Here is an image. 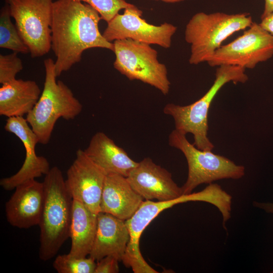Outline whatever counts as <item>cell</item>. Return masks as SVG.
<instances>
[{
    "instance_id": "6da1fadb",
    "label": "cell",
    "mask_w": 273,
    "mask_h": 273,
    "mask_svg": "<svg viewBox=\"0 0 273 273\" xmlns=\"http://www.w3.org/2000/svg\"><path fill=\"white\" fill-rule=\"evenodd\" d=\"M99 13L92 6L77 0L53 2L51 49L56 60L57 77L79 62L86 50L99 48L114 51V44L101 33Z\"/></svg>"
},
{
    "instance_id": "7a4b0ae2",
    "label": "cell",
    "mask_w": 273,
    "mask_h": 273,
    "mask_svg": "<svg viewBox=\"0 0 273 273\" xmlns=\"http://www.w3.org/2000/svg\"><path fill=\"white\" fill-rule=\"evenodd\" d=\"M44 198L40 228L39 257L53 258L69 238L73 199L67 190L61 170L51 168L42 181Z\"/></svg>"
},
{
    "instance_id": "3957f363",
    "label": "cell",
    "mask_w": 273,
    "mask_h": 273,
    "mask_svg": "<svg viewBox=\"0 0 273 273\" xmlns=\"http://www.w3.org/2000/svg\"><path fill=\"white\" fill-rule=\"evenodd\" d=\"M43 64L46 74L43 88L26 119L36 135L38 143L47 145L58 119H74L81 112L82 105L66 84L57 81L55 61L48 58Z\"/></svg>"
},
{
    "instance_id": "277c9868",
    "label": "cell",
    "mask_w": 273,
    "mask_h": 273,
    "mask_svg": "<svg viewBox=\"0 0 273 273\" xmlns=\"http://www.w3.org/2000/svg\"><path fill=\"white\" fill-rule=\"evenodd\" d=\"M245 69L236 66L221 65L216 69L215 79L206 93L194 103L186 106L169 103L163 108L164 114L174 119L175 129L193 135L194 145L202 150L211 151L214 147L207 136L208 114L213 99L226 83H245L248 77Z\"/></svg>"
},
{
    "instance_id": "5b68a950",
    "label": "cell",
    "mask_w": 273,
    "mask_h": 273,
    "mask_svg": "<svg viewBox=\"0 0 273 273\" xmlns=\"http://www.w3.org/2000/svg\"><path fill=\"white\" fill-rule=\"evenodd\" d=\"M253 22L248 13L195 14L185 31V40L191 45L190 64L207 62L224 40L234 33L249 27Z\"/></svg>"
},
{
    "instance_id": "8992f818",
    "label": "cell",
    "mask_w": 273,
    "mask_h": 273,
    "mask_svg": "<svg viewBox=\"0 0 273 273\" xmlns=\"http://www.w3.org/2000/svg\"><path fill=\"white\" fill-rule=\"evenodd\" d=\"M185 134L174 129L169 135V145L185 155L188 166L187 179L181 187L183 194L188 195L199 185L222 179H238L245 174V167L211 151L197 148L187 140Z\"/></svg>"
},
{
    "instance_id": "52a82bcc",
    "label": "cell",
    "mask_w": 273,
    "mask_h": 273,
    "mask_svg": "<svg viewBox=\"0 0 273 273\" xmlns=\"http://www.w3.org/2000/svg\"><path fill=\"white\" fill-rule=\"evenodd\" d=\"M115 69L130 80H138L158 89L163 95L170 89L166 66L158 60L150 44L126 38L113 41Z\"/></svg>"
},
{
    "instance_id": "ba28073f",
    "label": "cell",
    "mask_w": 273,
    "mask_h": 273,
    "mask_svg": "<svg viewBox=\"0 0 273 273\" xmlns=\"http://www.w3.org/2000/svg\"><path fill=\"white\" fill-rule=\"evenodd\" d=\"M12 18L32 58L51 49L53 0H5Z\"/></svg>"
},
{
    "instance_id": "9c48e42d",
    "label": "cell",
    "mask_w": 273,
    "mask_h": 273,
    "mask_svg": "<svg viewBox=\"0 0 273 273\" xmlns=\"http://www.w3.org/2000/svg\"><path fill=\"white\" fill-rule=\"evenodd\" d=\"M273 56V36L259 24L253 22L243 34L221 46L207 62L211 67L236 66L252 69Z\"/></svg>"
},
{
    "instance_id": "30bf717a",
    "label": "cell",
    "mask_w": 273,
    "mask_h": 273,
    "mask_svg": "<svg viewBox=\"0 0 273 273\" xmlns=\"http://www.w3.org/2000/svg\"><path fill=\"white\" fill-rule=\"evenodd\" d=\"M142 14L135 6L124 9L123 14L118 13L107 23L103 37L110 42L129 38L165 49L170 48L177 27L167 22L159 26L150 24L142 18Z\"/></svg>"
},
{
    "instance_id": "8fae6325",
    "label": "cell",
    "mask_w": 273,
    "mask_h": 273,
    "mask_svg": "<svg viewBox=\"0 0 273 273\" xmlns=\"http://www.w3.org/2000/svg\"><path fill=\"white\" fill-rule=\"evenodd\" d=\"M196 193L183 195L171 200L157 202L144 201L133 215L125 223L129 233V241L122 261L134 273H157L143 258L140 249L142 233L150 223L163 210L173 206L189 201H196Z\"/></svg>"
},
{
    "instance_id": "7c38bea8",
    "label": "cell",
    "mask_w": 273,
    "mask_h": 273,
    "mask_svg": "<svg viewBox=\"0 0 273 273\" xmlns=\"http://www.w3.org/2000/svg\"><path fill=\"white\" fill-rule=\"evenodd\" d=\"M106 175L84 150L79 149L67 170L66 187L73 200L80 202L91 211L98 214Z\"/></svg>"
},
{
    "instance_id": "4fadbf2b",
    "label": "cell",
    "mask_w": 273,
    "mask_h": 273,
    "mask_svg": "<svg viewBox=\"0 0 273 273\" xmlns=\"http://www.w3.org/2000/svg\"><path fill=\"white\" fill-rule=\"evenodd\" d=\"M5 129L15 134L22 143L25 158L20 169L14 174L0 180V186L6 191L14 190L18 185L46 175L51 168L47 159L37 155L35 146L38 143L36 135L23 117L8 118Z\"/></svg>"
},
{
    "instance_id": "5bb4252c",
    "label": "cell",
    "mask_w": 273,
    "mask_h": 273,
    "mask_svg": "<svg viewBox=\"0 0 273 273\" xmlns=\"http://www.w3.org/2000/svg\"><path fill=\"white\" fill-rule=\"evenodd\" d=\"M126 178L133 190L146 200L168 201L183 195L181 187L174 181L171 173L148 157L138 162Z\"/></svg>"
},
{
    "instance_id": "9a60e30c",
    "label": "cell",
    "mask_w": 273,
    "mask_h": 273,
    "mask_svg": "<svg viewBox=\"0 0 273 273\" xmlns=\"http://www.w3.org/2000/svg\"><path fill=\"white\" fill-rule=\"evenodd\" d=\"M44 198L43 182L32 179L18 185L5 204L7 221L19 229L38 225Z\"/></svg>"
},
{
    "instance_id": "2e32d148",
    "label": "cell",
    "mask_w": 273,
    "mask_h": 273,
    "mask_svg": "<svg viewBox=\"0 0 273 273\" xmlns=\"http://www.w3.org/2000/svg\"><path fill=\"white\" fill-rule=\"evenodd\" d=\"M129 238L125 220L100 212L97 216V230L89 257L98 261L105 256H113L122 261Z\"/></svg>"
},
{
    "instance_id": "e0dca14e",
    "label": "cell",
    "mask_w": 273,
    "mask_h": 273,
    "mask_svg": "<svg viewBox=\"0 0 273 273\" xmlns=\"http://www.w3.org/2000/svg\"><path fill=\"white\" fill-rule=\"evenodd\" d=\"M143 201L144 198L133 190L126 177L116 173L106 175L100 212L125 221L133 215Z\"/></svg>"
},
{
    "instance_id": "ac0fdd59",
    "label": "cell",
    "mask_w": 273,
    "mask_h": 273,
    "mask_svg": "<svg viewBox=\"0 0 273 273\" xmlns=\"http://www.w3.org/2000/svg\"><path fill=\"white\" fill-rule=\"evenodd\" d=\"M84 151L107 174L116 173L126 177L138 164L103 132L93 136Z\"/></svg>"
},
{
    "instance_id": "d6986e66",
    "label": "cell",
    "mask_w": 273,
    "mask_h": 273,
    "mask_svg": "<svg viewBox=\"0 0 273 273\" xmlns=\"http://www.w3.org/2000/svg\"><path fill=\"white\" fill-rule=\"evenodd\" d=\"M34 80L17 79L0 87V115L8 118L23 117L34 108L41 95Z\"/></svg>"
},
{
    "instance_id": "ffe728a7",
    "label": "cell",
    "mask_w": 273,
    "mask_h": 273,
    "mask_svg": "<svg viewBox=\"0 0 273 273\" xmlns=\"http://www.w3.org/2000/svg\"><path fill=\"white\" fill-rule=\"evenodd\" d=\"M97 216L83 204L73 199L69 255L83 258L89 255L97 230Z\"/></svg>"
},
{
    "instance_id": "44dd1931",
    "label": "cell",
    "mask_w": 273,
    "mask_h": 273,
    "mask_svg": "<svg viewBox=\"0 0 273 273\" xmlns=\"http://www.w3.org/2000/svg\"><path fill=\"white\" fill-rule=\"evenodd\" d=\"M11 18L9 7L5 3L0 12V48L17 53L27 54L29 53V49L15 24L12 22Z\"/></svg>"
},
{
    "instance_id": "7402d4cb",
    "label": "cell",
    "mask_w": 273,
    "mask_h": 273,
    "mask_svg": "<svg viewBox=\"0 0 273 273\" xmlns=\"http://www.w3.org/2000/svg\"><path fill=\"white\" fill-rule=\"evenodd\" d=\"M91 257L77 258L68 254L58 255L53 266L58 273H95L97 263Z\"/></svg>"
},
{
    "instance_id": "603a6c76",
    "label": "cell",
    "mask_w": 273,
    "mask_h": 273,
    "mask_svg": "<svg viewBox=\"0 0 273 273\" xmlns=\"http://www.w3.org/2000/svg\"><path fill=\"white\" fill-rule=\"evenodd\" d=\"M92 6L100 14L101 19L107 23L111 21L120 10L131 8L134 5L125 0H77Z\"/></svg>"
},
{
    "instance_id": "cb8c5ba5",
    "label": "cell",
    "mask_w": 273,
    "mask_h": 273,
    "mask_svg": "<svg viewBox=\"0 0 273 273\" xmlns=\"http://www.w3.org/2000/svg\"><path fill=\"white\" fill-rule=\"evenodd\" d=\"M17 54L13 52L0 55V83L2 84L15 79L16 75L23 69V63Z\"/></svg>"
},
{
    "instance_id": "d4e9b609",
    "label": "cell",
    "mask_w": 273,
    "mask_h": 273,
    "mask_svg": "<svg viewBox=\"0 0 273 273\" xmlns=\"http://www.w3.org/2000/svg\"><path fill=\"white\" fill-rule=\"evenodd\" d=\"M119 261L113 256H107L98 261L95 273H117Z\"/></svg>"
},
{
    "instance_id": "484cf974",
    "label": "cell",
    "mask_w": 273,
    "mask_h": 273,
    "mask_svg": "<svg viewBox=\"0 0 273 273\" xmlns=\"http://www.w3.org/2000/svg\"><path fill=\"white\" fill-rule=\"evenodd\" d=\"M261 27L273 36V12L269 14L261 17L259 23Z\"/></svg>"
},
{
    "instance_id": "4316f807",
    "label": "cell",
    "mask_w": 273,
    "mask_h": 273,
    "mask_svg": "<svg viewBox=\"0 0 273 273\" xmlns=\"http://www.w3.org/2000/svg\"><path fill=\"white\" fill-rule=\"evenodd\" d=\"M253 205L255 207L261 208L267 212L273 213V203L254 202Z\"/></svg>"
},
{
    "instance_id": "83f0119b",
    "label": "cell",
    "mask_w": 273,
    "mask_h": 273,
    "mask_svg": "<svg viewBox=\"0 0 273 273\" xmlns=\"http://www.w3.org/2000/svg\"><path fill=\"white\" fill-rule=\"evenodd\" d=\"M264 8L261 17H264L273 12V0H264Z\"/></svg>"
},
{
    "instance_id": "f1b7e54d",
    "label": "cell",
    "mask_w": 273,
    "mask_h": 273,
    "mask_svg": "<svg viewBox=\"0 0 273 273\" xmlns=\"http://www.w3.org/2000/svg\"><path fill=\"white\" fill-rule=\"evenodd\" d=\"M157 1H161L166 3H178V2H182V1H184V0H157Z\"/></svg>"
}]
</instances>
